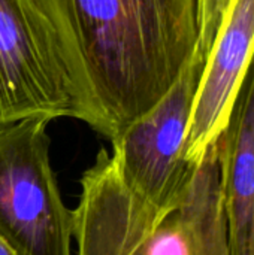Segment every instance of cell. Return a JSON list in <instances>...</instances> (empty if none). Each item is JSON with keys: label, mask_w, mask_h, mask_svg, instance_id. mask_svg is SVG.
Here are the masks:
<instances>
[{"label": "cell", "mask_w": 254, "mask_h": 255, "mask_svg": "<svg viewBox=\"0 0 254 255\" xmlns=\"http://www.w3.org/2000/svg\"><path fill=\"white\" fill-rule=\"evenodd\" d=\"M79 121L112 140L174 85L198 46L196 0H33Z\"/></svg>", "instance_id": "6da1fadb"}, {"label": "cell", "mask_w": 254, "mask_h": 255, "mask_svg": "<svg viewBox=\"0 0 254 255\" xmlns=\"http://www.w3.org/2000/svg\"><path fill=\"white\" fill-rule=\"evenodd\" d=\"M79 184L76 255H231L217 142L169 209H157L130 190L106 149L97 152Z\"/></svg>", "instance_id": "7a4b0ae2"}, {"label": "cell", "mask_w": 254, "mask_h": 255, "mask_svg": "<svg viewBox=\"0 0 254 255\" xmlns=\"http://www.w3.org/2000/svg\"><path fill=\"white\" fill-rule=\"evenodd\" d=\"M51 121L0 123V242L10 255H72L73 211L51 164Z\"/></svg>", "instance_id": "3957f363"}, {"label": "cell", "mask_w": 254, "mask_h": 255, "mask_svg": "<svg viewBox=\"0 0 254 255\" xmlns=\"http://www.w3.org/2000/svg\"><path fill=\"white\" fill-rule=\"evenodd\" d=\"M205 63L196 48L169 91L111 140V157L126 185L157 209L180 200L198 166L186 161L184 151Z\"/></svg>", "instance_id": "277c9868"}, {"label": "cell", "mask_w": 254, "mask_h": 255, "mask_svg": "<svg viewBox=\"0 0 254 255\" xmlns=\"http://www.w3.org/2000/svg\"><path fill=\"white\" fill-rule=\"evenodd\" d=\"M79 120L54 34L33 0H0V123Z\"/></svg>", "instance_id": "5b68a950"}, {"label": "cell", "mask_w": 254, "mask_h": 255, "mask_svg": "<svg viewBox=\"0 0 254 255\" xmlns=\"http://www.w3.org/2000/svg\"><path fill=\"white\" fill-rule=\"evenodd\" d=\"M254 54V0H232L195 96L184 157L196 166L217 142Z\"/></svg>", "instance_id": "8992f818"}, {"label": "cell", "mask_w": 254, "mask_h": 255, "mask_svg": "<svg viewBox=\"0 0 254 255\" xmlns=\"http://www.w3.org/2000/svg\"><path fill=\"white\" fill-rule=\"evenodd\" d=\"M217 148L231 255H254V54Z\"/></svg>", "instance_id": "52a82bcc"}, {"label": "cell", "mask_w": 254, "mask_h": 255, "mask_svg": "<svg viewBox=\"0 0 254 255\" xmlns=\"http://www.w3.org/2000/svg\"><path fill=\"white\" fill-rule=\"evenodd\" d=\"M198 1V49L208 58L220 25L232 0H196Z\"/></svg>", "instance_id": "ba28073f"}, {"label": "cell", "mask_w": 254, "mask_h": 255, "mask_svg": "<svg viewBox=\"0 0 254 255\" xmlns=\"http://www.w3.org/2000/svg\"><path fill=\"white\" fill-rule=\"evenodd\" d=\"M0 255H10L9 254V251L4 248V245H3L1 242H0Z\"/></svg>", "instance_id": "9c48e42d"}]
</instances>
